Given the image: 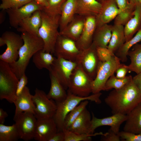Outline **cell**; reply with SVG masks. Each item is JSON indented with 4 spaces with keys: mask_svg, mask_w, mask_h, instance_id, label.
I'll use <instances>...</instances> for the list:
<instances>
[{
    "mask_svg": "<svg viewBox=\"0 0 141 141\" xmlns=\"http://www.w3.org/2000/svg\"><path fill=\"white\" fill-rule=\"evenodd\" d=\"M88 101L85 100L82 101L79 105L77 106L68 114L64 119L63 129L68 130L73 122L86 108L89 103Z\"/></svg>",
    "mask_w": 141,
    "mask_h": 141,
    "instance_id": "cell-34",
    "label": "cell"
},
{
    "mask_svg": "<svg viewBox=\"0 0 141 141\" xmlns=\"http://www.w3.org/2000/svg\"><path fill=\"white\" fill-rule=\"evenodd\" d=\"M24 43L21 35L10 31L4 32L0 38V46H7L5 51L0 55V60L9 64L14 62L19 58V51Z\"/></svg>",
    "mask_w": 141,
    "mask_h": 141,
    "instance_id": "cell-7",
    "label": "cell"
},
{
    "mask_svg": "<svg viewBox=\"0 0 141 141\" xmlns=\"http://www.w3.org/2000/svg\"><path fill=\"white\" fill-rule=\"evenodd\" d=\"M32 99L35 105L34 115L37 120L52 118L57 109V105L50 99L43 91L36 88Z\"/></svg>",
    "mask_w": 141,
    "mask_h": 141,
    "instance_id": "cell-9",
    "label": "cell"
},
{
    "mask_svg": "<svg viewBox=\"0 0 141 141\" xmlns=\"http://www.w3.org/2000/svg\"><path fill=\"white\" fill-rule=\"evenodd\" d=\"M102 6V3L96 0H77L76 14L96 16L100 12Z\"/></svg>",
    "mask_w": 141,
    "mask_h": 141,
    "instance_id": "cell-25",
    "label": "cell"
},
{
    "mask_svg": "<svg viewBox=\"0 0 141 141\" xmlns=\"http://www.w3.org/2000/svg\"><path fill=\"white\" fill-rule=\"evenodd\" d=\"M126 115L124 131L135 134H141V103Z\"/></svg>",
    "mask_w": 141,
    "mask_h": 141,
    "instance_id": "cell-22",
    "label": "cell"
},
{
    "mask_svg": "<svg viewBox=\"0 0 141 141\" xmlns=\"http://www.w3.org/2000/svg\"><path fill=\"white\" fill-rule=\"evenodd\" d=\"M77 3V0H66L63 4L59 20V32L62 31L75 16Z\"/></svg>",
    "mask_w": 141,
    "mask_h": 141,
    "instance_id": "cell-27",
    "label": "cell"
},
{
    "mask_svg": "<svg viewBox=\"0 0 141 141\" xmlns=\"http://www.w3.org/2000/svg\"><path fill=\"white\" fill-rule=\"evenodd\" d=\"M120 61L115 55L108 61H100L96 77L92 83L93 94L97 93L101 91H104L106 81L115 73L116 69L121 63Z\"/></svg>",
    "mask_w": 141,
    "mask_h": 141,
    "instance_id": "cell-8",
    "label": "cell"
},
{
    "mask_svg": "<svg viewBox=\"0 0 141 141\" xmlns=\"http://www.w3.org/2000/svg\"><path fill=\"white\" fill-rule=\"evenodd\" d=\"M49 72L51 86L47 97L56 102H61L66 98L67 93L53 72L51 70Z\"/></svg>",
    "mask_w": 141,
    "mask_h": 141,
    "instance_id": "cell-24",
    "label": "cell"
},
{
    "mask_svg": "<svg viewBox=\"0 0 141 141\" xmlns=\"http://www.w3.org/2000/svg\"><path fill=\"white\" fill-rule=\"evenodd\" d=\"M112 25L108 24L96 28L92 43L96 47L107 48L112 35Z\"/></svg>",
    "mask_w": 141,
    "mask_h": 141,
    "instance_id": "cell-28",
    "label": "cell"
},
{
    "mask_svg": "<svg viewBox=\"0 0 141 141\" xmlns=\"http://www.w3.org/2000/svg\"><path fill=\"white\" fill-rule=\"evenodd\" d=\"M135 6L131 5L120 11L114 19V24L125 25L133 15Z\"/></svg>",
    "mask_w": 141,
    "mask_h": 141,
    "instance_id": "cell-37",
    "label": "cell"
},
{
    "mask_svg": "<svg viewBox=\"0 0 141 141\" xmlns=\"http://www.w3.org/2000/svg\"><path fill=\"white\" fill-rule=\"evenodd\" d=\"M19 79L9 63L0 60V99L14 103Z\"/></svg>",
    "mask_w": 141,
    "mask_h": 141,
    "instance_id": "cell-5",
    "label": "cell"
},
{
    "mask_svg": "<svg viewBox=\"0 0 141 141\" xmlns=\"http://www.w3.org/2000/svg\"><path fill=\"white\" fill-rule=\"evenodd\" d=\"M96 50L98 58L102 62L109 61L115 55L107 48L97 47Z\"/></svg>",
    "mask_w": 141,
    "mask_h": 141,
    "instance_id": "cell-40",
    "label": "cell"
},
{
    "mask_svg": "<svg viewBox=\"0 0 141 141\" xmlns=\"http://www.w3.org/2000/svg\"><path fill=\"white\" fill-rule=\"evenodd\" d=\"M96 28V16L89 15L85 16L83 30L75 42L77 46L80 50L87 49L91 45Z\"/></svg>",
    "mask_w": 141,
    "mask_h": 141,
    "instance_id": "cell-15",
    "label": "cell"
},
{
    "mask_svg": "<svg viewBox=\"0 0 141 141\" xmlns=\"http://www.w3.org/2000/svg\"><path fill=\"white\" fill-rule=\"evenodd\" d=\"M132 48L127 54L131 61L128 67L129 71L138 74L141 72V44L137 43Z\"/></svg>",
    "mask_w": 141,
    "mask_h": 141,
    "instance_id": "cell-31",
    "label": "cell"
},
{
    "mask_svg": "<svg viewBox=\"0 0 141 141\" xmlns=\"http://www.w3.org/2000/svg\"><path fill=\"white\" fill-rule=\"evenodd\" d=\"M67 94V97L64 100L56 102L57 109L52 118L56 125L57 132L63 131L66 116L82 101L88 100L95 102L97 104L101 103L100 97L102 93L100 92L84 97L76 96L68 91Z\"/></svg>",
    "mask_w": 141,
    "mask_h": 141,
    "instance_id": "cell-4",
    "label": "cell"
},
{
    "mask_svg": "<svg viewBox=\"0 0 141 141\" xmlns=\"http://www.w3.org/2000/svg\"><path fill=\"white\" fill-rule=\"evenodd\" d=\"M85 16L78 15H75L73 19L61 31L60 34L75 41L78 40L83 30Z\"/></svg>",
    "mask_w": 141,
    "mask_h": 141,
    "instance_id": "cell-20",
    "label": "cell"
},
{
    "mask_svg": "<svg viewBox=\"0 0 141 141\" xmlns=\"http://www.w3.org/2000/svg\"><path fill=\"white\" fill-rule=\"evenodd\" d=\"M55 57L52 54L44 52L42 50L37 52L32 57V62L36 67L39 69L45 68L49 70L51 69Z\"/></svg>",
    "mask_w": 141,
    "mask_h": 141,
    "instance_id": "cell-30",
    "label": "cell"
},
{
    "mask_svg": "<svg viewBox=\"0 0 141 141\" xmlns=\"http://www.w3.org/2000/svg\"><path fill=\"white\" fill-rule=\"evenodd\" d=\"M57 132L52 118L37 120L34 139L39 141H49Z\"/></svg>",
    "mask_w": 141,
    "mask_h": 141,
    "instance_id": "cell-17",
    "label": "cell"
},
{
    "mask_svg": "<svg viewBox=\"0 0 141 141\" xmlns=\"http://www.w3.org/2000/svg\"><path fill=\"white\" fill-rule=\"evenodd\" d=\"M132 77L130 75L126 76L122 79L117 78L114 74L111 75L106 81L104 91H108L112 89H120L132 80Z\"/></svg>",
    "mask_w": 141,
    "mask_h": 141,
    "instance_id": "cell-35",
    "label": "cell"
},
{
    "mask_svg": "<svg viewBox=\"0 0 141 141\" xmlns=\"http://www.w3.org/2000/svg\"><path fill=\"white\" fill-rule=\"evenodd\" d=\"M2 10V11H1L0 12V16H2V17L0 18V24H2L3 21L4 20V10Z\"/></svg>",
    "mask_w": 141,
    "mask_h": 141,
    "instance_id": "cell-51",
    "label": "cell"
},
{
    "mask_svg": "<svg viewBox=\"0 0 141 141\" xmlns=\"http://www.w3.org/2000/svg\"><path fill=\"white\" fill-rule=\"evenodd\" d=\"M132 81L137 87L141 91V72L132 77Z\"/></svg>",
    "mask_w": 141,
    "mask_h": 141,
    "instance_id": "cell-47",
    "label": "cell"
},
{
    "mask_svg": "<svg viewBox=\"0 0 141 141\" xmlns=\"http://www.w3.org/2000/svg\"><path fill=\"white\" fill-rule=\"evenodd\" d=\"M104 101L113 114L127 115L141 103V91L132 80L121 88L111 91Z\"/></svg>",
    "mask_w": 141,
    "mask_h": 141,
    "instance_id": "cell-1",
    "label": "cell"
},
{
    "mask_svg": "<svg viewBox=\"0 0 141 141\" xmlns=\"http://www.w3.org/2000/svg\"><path fill=\"white\" fill-rule=\"evenodd\" d=\"M129 1L130 3L134 6L141 4V0H129Z\"/></svg>",
    "mask_w": 141,
    "mask_h": 141,
    "instance_id": "cell-50",
    "label": "cell"
},
{
    "mask_svg": "<svg viewBox=\"0 0 141 141\" xmlns=\"http://www.w3.org/2000/svg\"><path fill=\"white\" fill-rule=\"evenodd\" d=\"M129 71L128 66L120 63L115 72V76L118 78H123L126 76V75Z\"/></svg>",
    "mask_w": 141,
    "mask_h": 141,
    "instance_id": "cell-44",
    "label": "cell"
},
{
    "mask_svg": "<svg viewBox=\"0 0 141 141\" xmlns=\"http://www.w3.org/2000/svg\"><path fill=\"white\" fill-rule=\"evenodd\" d=\"M101 140L103 141H120V138L118 134L116 133L110 128L108 131L101 135Z\"/></svg>",
    "mask_w": 141,
    "mask_h": 141,
    "instance_id": "cell-42",
    "label": "cell"
},
{
    "mask_svg": "<svg viewBox=\"0 0 141 141\" xmlns=\"http://www.w3.org/2000/svg\"><path fill=\"white\" fill-rule=\"evenodd\" d=\"M120 139L125 141H141V134H135L123 131L118 134Z\"/></svg>",
    "mask_w": 141,
    "mask_h": 141,
    "instance_id": "cell-41",
    "label": "cell"
},
{
    "mask_svg": "<svg viewBox=\"0 0 141 141\" xmlns=\"http://www.w3.org/2000/svg\"><path fill=\"white\" fill-rule=\"evenodd\" d=\"M43 8L33 0L19 8L6 10L11 26L17 29L20 22L30 16L35 11L42 10Z\"/></svg>",
    "mask_w": 141,
    "mask_h": 141,
    "instance_id": "cell-14",
    "label": "cell"
},
{
    "mask_svg": "<svg viewBox=\"0 0 141 141\" xmlns=\"http://www.w3.org/2000/svg\"><path fill=\"white\" fill-rule=\"evenodd\" d=\"M65 135L63 131L57 132L49 141H64Z\"/></svg>",
    "mask_w": 141,
    "mask_h": 141,
    "instance_id": "cell-46",
    "label": "cell"
},
{
    "mask_svg": "<svg viewBox=\"0 0 141 141\" xmlns=\"http://www.w3.org/2000/svg\"><path fill=\"white\" fill-rule=\"evenodd\" d=\"M106 0H102V2H103V1H106Z\"/></svg>",
    "mask_w": 141,
    "mask_h": 141,
    "instance_id": "cell-52",
    "label": "cell"
},
{
    "mask_svg": "<svg viewBox=\"0 0 141 141\" xmlns=\"http://www.w3.org/2000/svg\"><path fill=\"white\" fill-rule=\"evenodd\" d=\"M66 0H48V5L42 10L52 16L61 15L62 6Z\"/></svg>",
    "mask_w": 141,
    "mask_h": 141,
    "instance_id": "cell-38",
    "label": "cell"
},
{
    "mask_svg": "<svg viewBox=\"0 0 141 141\" xmlns=\"http://www.w3.org/2000/svg\"><path fill=\"white\" fill-rule=\"evenodd\" d=\"M28 87L26 86L22 92L16 96L14 102L15 107V115L23 112H29L34 114L35 105Z\"/></svg>",
    "mask_w": 141,
    "mask_h": 141,
    "instance_id": "cell-19",
    "label": "cell"
},
{
    "mask_svg": "<svg viewBox=\"0 0 141 141\" xmlns=\"http://www.w3.org/2000/svg\"><path fill=\"white\" fill-rule=\"evenodd\" d=\"M125 42L124 26L114 24L112 25L111 36L107 48L115 54Z\"/></svg>",
    "mask_w": 141,
    "mask_h": 141,
    "instance_id": "cell-29",
    "label": "cell"
},
{
    "mask_svg": "<svg viewBox=\"0 0 141 141\" xmlns=\"http://www.w3.org/2000/svg\"><path fill=\"white\" fill-rule=\"evenodd\" d=\"M20 138L15 124L6 126L0 124V141H15Z\"/></svg>",
    "mask_w": 141,
    "mask_h": 141,
    "instance_id": "cell-33",
    "label": "cell"
},
{
    "mask_svg": "<svg viewBox=\"0 0 141 141\" xmlns=\"http://www.w3.org/2000/svg\"><path fill=\"white\" fill-rule=\"evenodd\" d=\"M93 80L77 64L70 77L67 91L79 96L88 97L92 93Z\"/></svg>",
    "mask_w": 141,
    "mask_h": 141,
    "instance_id": "cell-6",
    "label": "cell"
},
{
    "mask_svg": "<svg viewBox=\"0 0 141 141\" xmlns=\"http://www.w3.org/2000/svg\"><path fill=\"white\" fill-rule=\"evenodd\" d=\"M14 120L20 139L25 141L34 139L37 119L33 113L23 112L14 115Z\"/></svg>",
    "mask_w": 141,
    "mask_h": 141,
    "instance_id": "cell-11",
    "label": "cell"
},
{
    "mask_svg": "<svg viewBox=\"0 0 141 141\" xmlns=\"http://www.w3.org/2000/svg\"></svg>",
    "mask_w": 141,
    "mask_h": 141,
    "instance_id": "cell-53",
    "label": "cell"
},
{
    "mask_svg": "<svg viewBox=\"0 0 141 141\" xmlns=\"http://www.w3.org/2000/svg\"><path fill=\"white\" fill-rule=\"evenodd\" d=\"M80 51L75 41L59 35L55 44L54 54L56 57L76 62Z\"/></svg>",
    "mask_w": 141,
    "mask_h": 141,
    "instance_id": "cell-12",
    "label": "cell"
},
{
    "mask_svg": "<svg viewBox=\"0 0 141 141\" xmlns=\"http://www.w3.org/2000/svg\"><path fill=\"white\" fill-rule=\"evenodd\" d=\"M77 66L76 62L56 57L50 70L53 72L66 90L68 89L70 79L72 72Z\"/></svg>",
    "mask_w": 141,
    "mask_h": 141,
    "instance_id": "cell-13",
    "label": "cell"
},
{
    "mask_svg": "<svg viewBox=\"0 0 141 141\" xmlns=\"http://www.w3.org/2000/svg\"><path fill=\"white\" fill-rule=\"evenodd\" d=\"M28 82V78L25 73L21 76L19 79L16 91V95L17 96L22 92Z\"/></svg>",
    "mask_w": 141,
    "mask_h": 141,
    "instance_id": "cell-43",
    "label": "cell"
},
{
    "mask_svg": "<svg viewBox=\"0 0 141 141\" xmlns=\"http://www.w3.org/2000/svg\"><path fill=\"white\" fill-rule=\"evenodd\" d=\"M40 10L35 11L31 16L22 20L16 29L17 31L38 36L39 29L42 23Z\"/></svg>",
    "mask_w": 141,
    "mask_h": 141,
    "instance_id": "cell-21",
    "label": "cell"
},
{
    "mask_svg": "<svg viewBox=\"0 0 141 141\" xmlns=\"http://www.w3.org/2000/svg\"><path fill=\"white\" fill-rule=\"evenodd\" d=\"M34 0L38 4L42 7L43 8L46 7L48 5V0Z\"/></svg>",
    "mask_w": 141,
    "mask_h": 141,
    "instance_id": "cell-49",
    "label": "cell"
},
{
    "mask_svg": "<svg viewBox=\"0 0 141 141\" xmlns=\"http://www.w3.org/2000/svg\"><path fill=\"white\" fill-rule=\"evenodd\" d=\"M8 116V114L2 108H0V124H3L5 118Z\"/></svg>",
    "mask_w": 141,
    "mask_h": 141,
    "instance_id": "cell-48",
    "label": "cell"
},
{
    "mask_svg": "<svg viewBox=\"0 0 141 141\" xmlns=\"http://www.w3.org/2000/svg\"><path fill=\"white\" fill-rule=\"evenodd\" d=\"M141 41V28L135 36L130 40L125 43L116 51L115 55L120 61L123 62L127 60V54L130 49L135 44Z\"/></svg>",
    "mask_w": 141,
    "mask_h": 141,
    "instance_id": "cell-32",
    "label": "cell"
},
{
    "mask_svg": "<svg viewBox=\"0 0 141 141\" xmlns=\"http://www.w3.org/2000/svg\"><path fill=\"white\" fill-rule=\"evenodd\" d=\"M24 43L19 51V58L16 61L9 64L13 72L19 79L25 73L31 58L38 51L43 50L44 42L38 36L26 32L21 35Z\"/></svg>",
    "mask_w": 141,
    "mask_h": 141,
    "instance_id": "cell-2",
    "label": "cell"
},
{
    "mask_svg": "<svg viewBox=\"0 0 141 141\" xmlns=\"http://www.w3.org/2000/svg\"><path fill=\"white\" fill-rule=\"evenodd\" d=\"M40 14L42 23L38 34L44 44L42 51L53 54L55 44L60 34L58 29L60 15L51 16L42 10H40Z\"/></svg>",
    "mask_w": 141,
    "mask_h": 141,
    "instance_id": "cell-3",
    "label": "cell"
},
{
    "mask_svg": "<svg viewBox=\"0 0 141 141\" xmlns=\"http://www.w3.org/2000/svg\"><path fill=\"white\" fill-rule=\"evenodd\" d=\"M63 131L65 135L64 141H90L92 140L91 137L101 135L103 134L102 132L90 134H78L64 128Z\"/></svg>",
    "mask_w": 141,
    "mask_h": 141,
    "instance_id": "cell-36",
    "label": "cell"
},
{
    "mask_svg": "<svg viewBox=\"0 0 141 141\" xmlns=\"http://www.w3.org/2000/svg\"><path fill=\"white\" fill-rule=\"evenodd\" d=\"M90 133L93 134L97 128L102 126H108L116 133L118 134L121 124L125 121L127 119L126 115L116 114L111 116L99 119L96 117L92 112Z\"/></svg>",
    "mask_w": 141,
    "mask_h": 141,
    "instance_id": "cell-16",
    "label": "cell"
},
{
    "mask_svg": "<svg viewBox=\"0 0 141 141\" xmlns=\"http://www.w3.org/2000/svg\"><path fill=\"white\" fill-rule=\"evenodd\" d=\"M0 8L6 10L9 9H17L22 7L33 0H1Z\"/></svg>",
    "mask_w": 141,
    "mask_h": 141,
    "instance_id": "cell-39",
    "label": "cell"
},
{
    "mask_svg": "<svg viewBox=\"0 0 141 141\" xmlns=\"http://www.w3.org/2000/svg\"><path fill=\"white\" fill-rule=\"evenodd\" d=\"M115 1L120 12L125 10L132 5L130 3L129 0H115Z\"/></svg>",
    "mask_w": 141,
    "mask_h": 141,
    "instance_id": "cell-45",
    "label": "cell"
},
{
    "mask_svg": "<svg viewBox=\"0 0 141 141\" xmlns=\"http://www.w3.org/2000/svg\"><path fill=\"white\" fill-rule=\"evenodd\" d=\"M141 28V4L135 6L133 15L124 26L126 42L131 39Z\"/></svg>",
    "mask_w": 141,
    "mask_h": 141,
    "instance_id": "cell-26",
    "label": "cell"
},
{
    "mask_svg": "<svg viewBox=\"0 0 141 141\" xmlns=\"http://www.w3.org/2000/svg\"><path fill=\"white\" fill-rule=\"evenodd\" d=\"M101 3V11L96 16L97 27L108 24L114 19L120 12L115 0H107Z\"/></svg>",
    "mask_w": 141,
    "mask_h": 141,
    "instance_id": "cell-18",
    "label": "cell"
},
{
    "mask_svg": "<svg viewBox=\"0 0 141 141\" xmlns=\"http://www.w3.org/2000/svg\"><path fill=\"white\" fill-rule=\"evenodd\" d=\"M91 115L86 108L67 130L75 133L90 134Z\"/></svg>",
    "mask_w": 141,
    "mask_h": 141,
    "instance_id": "cell-23",
    "label": "cell"
},
{
    "mask_svg": "<svg viewBox=\"0 0 141 141\" xmlns=\"http://www.w3.org/2000/svg\"><path fill=\"white\" fill-rule=\"evenodd\" d=\"M96 47L92 43L88 48L80 51L76 61L93 80L96 77L100 62L97 54Z\"/></svg>",
    "mask_w": 141,
    "mask_h": 141,
    "instance_id": "cell-10",
    "label": "cell"
}]
</instances>
